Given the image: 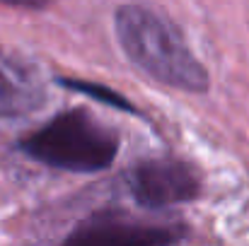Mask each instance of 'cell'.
<instances>
[{
  "label": "cell",
  "instance_id": "6da1fadb",
  "mask_svg": "<svg viewBox=\"0 0 249 246\" xmlns=\"http://www.w3.org/2000/svg\"><path fill=\"white\" fill-rule=\"evenodd\" d=\"M114 29L126 58L153 80L194 94L208 89L206 68L167 15L143 5H121Z\"/></svg>",
  "mask_w": 249,
  "mask_h": 246
},
{
  "label": "cell",
  "instance_id": "7a4b0ae2",
  "mask_svg": "<svg viewBox=\"0 0 249 246\" xmlns=\"http://www.w3.org/2000/svg\"><path fill=\"white\" fill-rule=\"evenodd\" d=\"M17 148L29 160L46 166L75 174H94L114 164L119 138L89 111L68 109L22 138Z\"/></svg>",
  "mask_w": 249,
  "mask_h": 246
},
{
  "label": "cell",
  "instance_id": "3957f363",
  "mask_svg": "<svg viewBox=\"0 0 249 246\" xmlns=\"http://www.w3.org/2000/svg\"><path fill=\"white\" fill-rule=\"evenodd\" d=\"M126 183L133 198L138 200V205L150 210L189 203L201 191L196 169L181 160L141 162L126 174Z\"/></svg>",
  "mask_w": 249,
  "mask_h": 246
},
{
  "label": "cell",
  "instance_id": "277c9868",
  "mask_svg": "<svg viewBox=\"0 0 249 246\" xmlns=\"http://www.w3.org/2000/svg\"><path fill=\"white\" fill-rule=\"evenodd\" d=\"M181 225L141 222L119 215H94L80 222L61 246H174L184 239Z\"/></svg>",
  "mask_w": 249,
  "mask_h": 246
},
{
  "label": "cell",
  "instance_id": "5b68a950",
  "mask_svg": "<svg viewBox=\"0 0 249 246\" xmlns=\"http://www.w3.org/2000/svg\"><path fill=\"white\" fill-rule=\"evenodd\" d=\"M46 92L34 66L24 58L0 53V118H19L39 111Z\"/></svg>",
  "mask_w": 249,
  "mask_h": 246
},
{
  "label": "cell",
  "instance_id": "8992f818",
  "mask_svg": "<svg viewBox=\"0 0 249 246\" xmlns=\"http://www.w3.org/2000/svg\"><path fill=\"white\" fill-rule=\"evenodd\" d=\"M63 84H66L68 89L83 92V94L97 99V101H102V104H107V106L124 109V111H131V114L138 111L128 99H124V94H119V92H114V89H107L104 84H94V82H85V80H63Z\"/></svg>",
  "mask_w": 249,
  "mask_h": 246
}]
</instances>
